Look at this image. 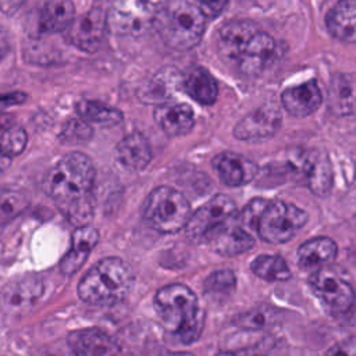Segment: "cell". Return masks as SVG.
<instances>
[{
  "instance_id": "cell-1",
  "label": "cell",
  "mask_w": 356,
  "mask_h": 356,
  "mask_svg": "<svg viewBox=\"0 0 356 356\" xmlns=\"http://www.w3.org/2000/svg\"><path fill=\"white\" fill-rule=\"evenodd\" d=\"M95 175L92 160L83 153L72 152L61 157L44 177L43 189L76 228L89 225L93 218Z\"/></svg>"
},
{
  "instance_id": "cell-2",
  "label": "cell",
  "mask_w": 356,
  "mask_h": 356,
  "mask_svg": "<svg viewBox=\"0 0 356 356\" xmlns=\"http://www.w3.org/2000/svg\"><path fill=\"white\" fill-rule=\"evenodd\" d=\"M154 309L167 332L179 342H195L204 325V313L192 289L184 284H170L154 295Z\"/></svg>"
},
{
  "instance_id": "cell-3",
  "label": "cell",
  "mask_w": 356,
  "mask_h": 356,
  "mask_svg": "<svg viewBox=\"0 0 356 356\" xmlns=\"http://www.w3.org/2000/svg\"><path fill=\"white\" fill-rule=\"evenodd\" d=\"M153 26L170 47L181 51L189 50L203 36L206 15L197 3L185 0L168 1L157 7Z\"/></svg>"
},
{
  "instance_id": "cell-4",
  "label": "cell",
  "mask_w": 356,
  "mask_h": 356,
  "mask_svg": "<svg viewBox=\"0 0 356 356\" xmlns=\"http://www.w3.org/2000/svg\"><path fill=\"white\" fill-rule=\"evenodd\" d=\"M132 284L131 267L120 257H106L82 277L78 284V295L89 305L110 306L122 300Z\"/></svg>"
},
{
  "instance_id": "cell-5",
  "label": "cell",
  "mask_w": 356,
  "mask_h": 356,
  "mask_svg": "<svg viewBox=\"0 0 356 356\" xmlns=\"http://www.w3.org/2000/svg\"><path fill=\"white\" fill-rule=\"evenodd\" d=\"M186 197L170 186H159L146 197L143 218L149 227L160 234H175L185 228L191 217Z\"/></svg>"
},
{
  "instance_id": "cell-6",
  "label": "cell",
  "mask_w": 356,
  "mask_h": 356,
  "mask_svg": "<svg viewBox=\"0 0 356 356\" xmlns=\"http://www.w3.org/2000/svg\"><path fill=\"white\" fill-rule=\"evenodd\" d=\"M306 221V211L293 203L268 200L259 217L256 232L264 242L285 243L295 236Z\"/></svg>"
},
{
  "instance_id": "cell-7",
  "label": "cell",
  "mask_w": 356,
  "mask_h": 356,
  "mask_svg": "<svg viewBox=\"0 0 356 356\" xmlns=\"http://www.w3.org/2000/svg\"><path fill=\"white\" fill-rule=\"evenodd\" d=\"M236 214L234 200L227 195H217L191 214L185 232L192 242H204L218 227Z\"/></svg>"
},
{
  "instance_id": "cell-8",
  "label": "cell",
  "mask_w": 356,
  "mask_h": 356,
  "mask_svg": "<svg viewBox=\"0 0 356 356\" xmlns=\"http://www.w3.org/2000/svg\"><path fill=\"white\" fill-rule=\"evenodd\" d=\"M309 285L332 314H345L355 303L352 285L328 268L314 271L309 278Z\"/></svg>"
},
{
  "instance_id": "cell-9",
  "label": "cell",
  "mask_w": 356,
  "mask_h": 356,
  "mask_svg": "<svg viewBox=\"0 0 356 356\" xmlns=\"http://www.w3.org/2000/svg\"><path fill=\"white\" fill-rule=\"evenodd\" d=\"M157 7L147 1H115L107 13V26L120 35H138L153 25Z\"/></svg>"
},
{
  "instance_id": "cell-10",
  "label": "cell",
  "mask_w": 356,
  "mask_h": 356,
  "mask_svg": "<svg viewBox=\"0 0 356 356\" xmlns=\"http://www.w3.org/2000/svg\"><path fill=\"white\" fill-rule=\"evenodd\" d=\"M107 29V13L100 7H92L74 18L65 31L68 40L82 51L93 53L100 47Z\"/></svg>"
},
{
  "instance_id": "cell-11",
  "label": "cell",
  "mask_w": 356,
  "mask_h": 356,
  "mask_svg": "<svg viewBox=\"0 0 356 356\" xmlns=\"http://www.w3.org/2000/svg\"><path fill=\"white\" fill-rule=\"evenodd\" d=\"M281 120L278 107L267 103L242 117L234 128V135L241 140H264L278 131Z\"/></svg>"
},
{
  "instance_id": "cell-12",
  "label": "cell",
  "mask_w": 356,
  "mask_h": 356,
  "mask_svg": "<svg viewBox=\"0 0 356 356\" xmlns=\"http://www.w3.org/2000/svg\"><path fill=\"white\" fill-rule=\"evenodd\" d=\"M275 49V40L268 33L257 31L243 46L235 64L242 74L256 76L273 63Z\"/></svg>"
},
{
  "instance_id": "cell-13",
  "label": "cell",
  "mask_w": 356,
  "mask_h": 356,
  "mask_svg": "<svg viewBox=\"0 0 356 356\" xmlns=\"http://www.w3.org/2000/svg\"><path fill=\"white\" fill-rule=\"evenodd\" d=\"M210 249L221 256L234 257L253 248L254 239L236 220V214L213 231L204 241Z\"/></svg>"
},
{
  "instance_id": "cell-14",
  "label": "cell",
  "mask_w": 356,
  "mask_h": 356,
  "mask_svg": "<svg viewBox=\"0 0 356 356\" xmlns=\"http://www.w3.org/2000/svg\"><path fill=\"white\" fill-rule=\"evenodd\" d=\"M260 31L250 19H232L217 32V49L229 63H235L248 40Z\"/></svg>"
},
{
  "instance_id": "cell-15",
  "label": "cell",
  "mask_w": 356,
  "mask_h": 356,
  "mask_svg": "<svg viewBox=\"0 0 356 356\" xmlns=\"http://www.w3.org/2000/svg\"><path fill=\"white\" fill-rule=\"evenodd\" d=\"M213 167L221 182L227 186H241L250 182L257 174V165L242 154L234 152L218 153Z\"/></svg>"
},
{
  "instance_id": "cell-16",
  "label": "cell",
  "mask_w": 356,
  "mask_h": 356,
  "mask_svg": "<svg viewBox=\"0 0 356 356\" xmlns=\"http://www.w3.org/2000/svg\"><path fill=\"white\" fill-rule=\"evenodd\" d=\"M323 95L316 79L291 86L281 93V103L292 117H307L321 104Z\"/></svg>"
},
{
  "instance_id": "cell-17",
  "label": "cell",
  "mask_w": 356,
  "mask_h": 356,
  "mask_svg": "<svg viewBox=\"0 0 356 356\" xmlns=\"http://www.w3.org/2000/svg\"><path fill=\"white\" fill-rule=\"evenodd\" d=\"M68 345L74 355L114 356L118 350L115 341L100 328H81L70 332Z\"/></svg>"
},
{
  "instance_id": "cell-18",
  "label": "cell",
  "mask_w": 356,
  "mask_h": 356,
  "mask_svg": "<svg viewBox=\"0 0 356 356\" xmlns=\"http://www.w3.org/2000/svg\"><path fill=\"white\" fill-rule=\"evenodd\" d=\"M298 168L306 175V184L316 195H325L332 184V168L327 154L306 150L298 157Z\"/></svg>"
},
{
  "instance_id": "cell-19",
  "label": "cell",
  "mask_w": 356,
  "mask_h": 356,
  "mask_svg": "<svg viewBox=\"0 0 356 356\" xmlns=\"http://www.w3.org/2000/svg\"><path fill=\"white\" fill-rule=\"evenodd\" d=\"M154 120L168 136L186 135L195 127L193 111L185 103L168 102L157 106Z\"/></svg>"
},
{
  "instance_id": "cell-20",
  "label": "cell",
  "mask_w": 356,
  "mask_h": 356,
  "mask_svg": "<svg viewBox=\"0 0 356 356\" xmlns=\"http://www.w3.org/2000/svg\"><path fill=\"white\" fill-rule=\"evenodd\" d=\"M328 108L339 117L356 114V74L339 72L331 78Z\"/></svg>"
},
{
  "instance_id": "cell-21",
  "label": "cell",
  "mask_w": 356,
  "mask_h": 356,
  "mask_svg": "<svg viewBox=\"0 0 356 356\" xmlns=\"http://www.w3.org/2000/svg\"><path fill=\"white\" fill-rule=\"evenodd\" d=\"M337 243L327 236H316L303 242L298 249V264L302 270L317 271L335 260Z\"/></svg>"
},
{
  "instance_id": "cell-22",
  "label": "cell",
  "mask_w": 356,
  "mask_h": 356,
  "mask_svg": "<svg viewBox=\"0 0 356 356\" xmlns=\"http://www.w3.org/2000/svg\"><path fill=\"white\" fill-rule=\"evenodd\" d=\"M99 242V232L96 228L90 225L79 227L72 234V243L70 250L61 259L60 270L65 275H72L76 273L82 264L85 263L86 257L89 256L90 250Z\"/></svg>"
},
{
  "instance_id": "cell-23",
  "label": "cell",
  "mask_w": 356,
  "mask_h": 356,
  "mask_svg": "<svg viewBox=\"0 0 356 356\" xmlns=\"http://www.w3.org/2000/svg\"><path fill=\"white\" fill-rule=\"evenodd\" d=\"M328 32L338 40L356 43V1L337 3L325 15Z\"/></svg>"
},
{
  "instance_id": "cell-24",
  "label": "cell",
  "mask_w": 356,
  "mask_h": 356,
  "mask_svg": "<svg viewBox=\"0 0 356 356\" xmlns=\"http://www.w3.org/2000/svg\"><path fill=\"white\" fill-rule=\"evenodd\" d=\"M117 157L120 163L129 170H143L152 160L150 143L139 132L129 134L118 142Z\"/></svg>"
},
{
  "instance_id": "cell-25",
  "label": "cell",
  "mask_w": 356,
  "mask_h": 356,
  "mask_svg": "<svg viewBox=\"0 0 356 356\" xmlns=\"http://www.w3.org/2000/svg\"><path fill=\"white\" fill-rule=\"evenodd\" d=\"M178 72L174 68L160 70L139 89L138 96L146 103H159V106L168 103L178 88Z\"/></svg>"
},
{
  "instance_id": "cell-26",
  "label": "cell",
  "mask_w": 356,
  "mask_h": 356,
  "mask_svg": "<svg viewBox=\"0 0 356 356\" xmlns=\"http://www.w3.org/2000/svg\"><path fill=\"white\" fill-rule=\"evenodd\" d=\"M75 18V6L68 0H50L43 4L40 28L44 32H63L70 28Z\"/></svg>"
},
{
  "instance_id": "cell-27",
  "label": "cell",
  "mask_w": 356,
  "mask_h": 356,
  "mask_svg": "<svg viewBox=\"0 0 356 356\" xmlns=\"http://www.w3.org/2000/svg\"><path fill=\"white\" fill-rule=\"evenodd\" d=\"M184 90L200 104H213L218 95L214 76L204 68H193L182 82Z\"/></svg>"
},
{
  "instance_id": "cell-28",
  "label": "cell",
  "mask_w": 356,
  "mask_h": 356,
  "mask_svg": "<svg viewBox=\"0 0 356 356\" xmlns=\"http://www.w3.org/2000/svg\"><path fill=\"white\" fill-rule=\"evenodd\" d=\"M76 113L86 124L96 125H117L122 120V113L106 103L97 100H82L76 104Z\"/></svg>"
},
{
  "instance_id": "cell-29",
  "label": "cell",
  "mask_w": 356,
  "mask_h": 356,
  "mask_svg": "<svg viewBox=\"0 0 356 356\" xmlns=\"http://www.w3.org/2000/svg\"><path fill=\"white\" fill-rule=\"evenodd\" d=\"M29 195L17 185H0V225L18 217L29 206Z\"/></svg>"
},
{
  "instance_id": "cell-30",
  "label": "cell",
  "mask_w": 356,
  "mask_h": 356,
  "mask_svg": "<svg viewBox=\"0 0 356 356\" xmlns=\"http://www.w3.org/2000/svg\"><path fill=\"white\" fill-rule=\"evenodd\" d=\"M42 293V284L38 280H21L10 284L4 293L3 300L10 309H24L36 302Z\"/></svg>"
},
{
  "instance_id": "cell-31",
  "label": "cell",
  "mask_w": 356,
  "mask_h": 356,
  "mask_svg": "<svg viewBox=\"0 0 356 356\" xmlns=\"http://www.w3.org/2000/svg\"><path fill=\"white\" fill-rule=\"evenodd\" d=\"M250 270L266 281H285L291 278L288 263L278 254H260L250 263Z\"/></svg>"
},
{
  "instance_id": "cell-32",
  "label": "cell",
  "mask_w": 356,
  "mask_h": 356,
  "mask_svg": "<svg viewBox=\"0 0 356 356\" xmlns=\"http://www.w3.org/2000/svg\"><path fill=\"white\" fill-rule=\"evenodd\" d=\"M235 275L229 270H218L204 281V292L210 296H229L235 289Z\"/></svg>"
},
{
  "instance_id": "cell-33",
  "label": "cell",
  "mask_w": 356,
  "mask_h": 356,
  "mask_svg": "<svg viewBox=\"0 0 356 356\" xmlns=\"http://www.w3.org/2000/svg\"><path fill=\"white\" fill-rule=\"evenodd\" d=\"M28 135L19 127H11L0 136V154L6 159L18 156L26 146Z\"/></svg>"
},
{
  "instance_id": "cell-34",
  "label": "cell",
  "mask_w": 356,
  "mask_h": 356,
  "mask_svg": "<svg viewBox=\"0 0 356 356\" xmlns=\"http://www.w3.org/2000/svg\"><path fill=\"white\" fill-rule=\"evenodd\" d=\"M267 202H268V200L261 199V197H256V199L250 200V202L241 210V213L236 214L238 222H239L245 229H253V231H256L259 217H260L263 209L266 207Z\"/></svg>"
},
{
  "instance_id": "cell-35",
  "label": "cell",
  "mask_w": 356,
  "mask_h": 356,
  "mask_svg": "<svg viewBox=\"0 0 356 356\" xmlns=\"http://www.w3.org/2000/svg\"><path fill=\"white\" fill-rule=\"evenodd\" d=\"M92 134V128L89 124H86L85 121H82L81 118L78 120H71L65 124L61 136L65 140H86L88 138H90Z\"/></svg>"
},
{
  "instance_id": "cell-36",
  "label": "cell",
  "mask_w": 356,
  "mask_h": 356,
  "mask_svg": "<svg viewBox=\"0 0 356 356\" xmlns=\"http://www.w3.org/2000/svg\"><path fill=\"white\" fill-rule=\"evenodd\" d=\"M267 321H268V314L263 309L252 310V312H249V313H246V314H243L238 318V323L242 327L252 328V330L261 328Z\"/></svg>"
},
{
  "instance_id": "cell-37",
  "label": "cell",
  "mask_w": 356,
  "mask_h": 356,
  "mask_svg": "<svg viewBox=\"0 0 356 356\" xmlns=\"http://www.w3.org/2000/svg\"><path fill=\"white\" fill-rule=\"evenodd\" d=\"M324 356H356V337L337 342L325 352Z\"/></svg>"
},
{
  "instance_id": "cell-38",
  "label": "cell",
  "mask_w": 356,
  "mask_h": 356,
  "mask_svg": "<svg viewBox=\"0 0 356 356\" xmlns=\"http://www.w3.org/2000/svg\"><path fill=\"white\" fill-rule=\"evenodd\" d=\"M225 1H207V3H197V6L200 7V10L203 11V14L207 17H216L217 14H220L221 8L225 6Z\"/></svg>"
},
{
  "instance_id": "cell-39",
  "label": "cell",
  "mask_w": 356,
  "mask_h": 356,
  "mask_svg": "<svg viewBox=\"0 0 356 356\" xmlns=\"http://www.w3.org/2000/svg\"><path fill=\"white\" fill-rule=\"evenodd\" d=\"M170 356H193L192 353H188V352H177V353H172Z\"/></svg>"
},
{
  "instance_id": "cell-40",
  "label": "cell",
  "mask_w": 356,
  "mask_h": 356,
  "mask_svg": "<svg viewBox=\"0 0 356 356\" xmlns=\"http://www.w3.org/2000/svg\"><path fill=\"white\" fill-rule=\"evenodd\" d=\"M216 356H235V355L231 353V352H220V353H217Z\"/></svg>"
},
{
  "instance_id": "cell-41",
  "label": "cell",
  "mask_w": 356,
  "mask_h": 356,
  "mask_svg": "<svg viewBox=\"0 0 356 356\" xmlns=\"http://www.w3.org/2000/svg\"><path fill=\"white\" fill-rule=\"evenodd\" d=\"M74 356H81V355H74Z\"/></svg>"
}]
</instances>
